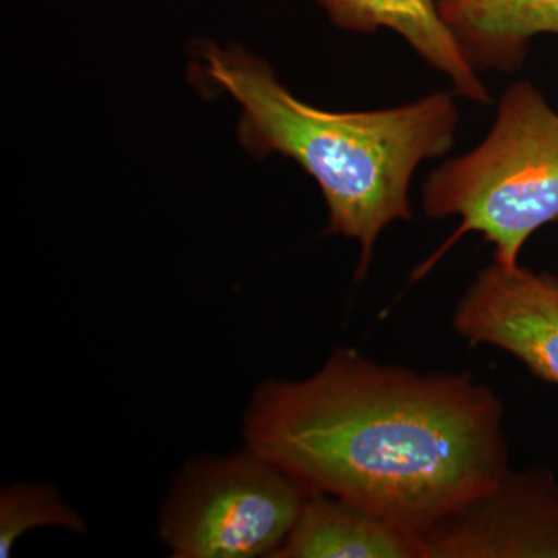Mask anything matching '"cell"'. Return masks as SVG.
Returning <instances> with one entry per match:
<instances>
[{"label": "cell", "mask_w": 558, "mask_h": 558, "mask_svg": "<svg viewBox=\"0 0 558 558\" xmlns=\"http://www.w3.org/2000/svg\"><path fill=\"white\" fill-rule=\"evenodd\" d=\"M244 438L311 494L351 499L416 534L509 469L494 389L469 373H418L352 348L307 379L264 381Z\"/></svg>", "instance_id": "cell-1"}, {"label": "cell", "mask_w": 558, "mask_h": 558, "mask_svg": "<svg viewBox=\"0 0 558 558\" xmlns=\"http://www.w3.org/2000/svg\"><path fill=\"white\" fill-rule=\"evenodd\" d=\"M201 58L209 81L241 106L242 145L258 157L281 154L318 183L328 205L326 233L359 242L357 279L365 277L380 234L413 218L414 172L453 148V92L395 108L330 112L299 100L247 51L207 44Z\"/></svg>", "instance_id": "cell-2"}, {"label": "cell", "mask_w": 558, "mask_h": 558, "mask_svg": "<svg viewBox=\"0 0 558 558\" xmlns=\"http://www.w3.org/2000/svg\"><path fill=\"white\" fill-rule=\"evenodd\" d=\"M422 207L428 218L461 222L414 281L469 233L481 234L501 266H519L529 238L558 220V112L542 92L526 81L508 87L486 137L425 180Z\"/></svg>", "instance_id": "cell-3"}, {"label": "cell", "mask_w": 558, "mask_h": 558, "mask_svg": "<svg viewBox=\"0 0 558 558\" xmlns=\"http://www.w3.org/2000/svg\"><path fill=\"white\" fill-rule=\"evenodd\" d=\"M299 480L250 449L194 462L180 476L160 520L178 558L271 557L310 497Z\"/></svg>", "instance_id": "cell-4"}, {"label": "cell", "mask_w": 558, "mask_h": 558, "mask_svg": "<svg viewBox=\"0 0 558 558\" xmlns=\"http://www.w3.org/2000/svg\"><path fill=\"white\" fill-rule=\"evenodd\" d=\"M417 538L421 558H558V480L542 465L506 469Z\"/></svg>", "instance_id": "cell-5"}, {"label": "cell", "mask_w": 558, "mask_h": 558, "mask_svg": "<svg viewBox=\"0 0 558 558\" xmlns=\"http://www.w3.org/2000/svg\"><path fill=\"white\" fill-rule=\"evenodd\" d=\"M472 347L509 352L539 379L558 385V277L497 260L478 271L453 312Z\"/></svg>", "instance_id": "cell-6"}, {"label": "cell", "mask_w": 558, "mask_h": 558, "mask_svg": "<svg viewBox=\"0 0 558 558\" xmlns=\"http://www.w3.org/2000/svg\"><path fill=\"white\" fill-rule=\"evenodd\" d=\"M274 558H421L413 529L329 494H311Z\"/></svg>", "instance_id": "cell-7"}, {"label": "cell", "mask_w": 558, "mask_h": 558, "mask_svg": "<svg viewBox=\"0 0 558 558\" xmlns=\"http://www.w3.org/2000/svg\"><path fill=\"white\" fill-rule=\"evenodd\" d=\"M333 24L344 31L395 32L428 68L449 78L453 94L488 105L490 95L480 72L440 17L438 0H318Z\"/></svg>", "instance_id": "cell-8"}, {"label": "cell", "mask_w": 558, "mask_h": 558, "mask_svg": "<svg viewBox=\"0 0 558 558\" xmlns=\"http://www.w3.org/2000/svg\"><path fill=\"white\" fill-rule=\"evenodd\" d=\"M440 17L478 72H517L529 44L558 35V0H438Z\"/></svg>", "instance_id": "cell-9"}, {"label": "cell", "mask_w": 558, "mask_h": 558, "mask_svg": "<svg viewBox=\"0 0 558 558\" xmlns=\"http://www.w3.org/2000/svg\"><path fill=\"white\" fill-rule=\"evenodd\" d=\"M58 526L81 534L84 521L46 486H9L0 494V557L10 556L14 543L28 529Z\"/></svg>", "instance_id": "cell-10"}]
</instances>
